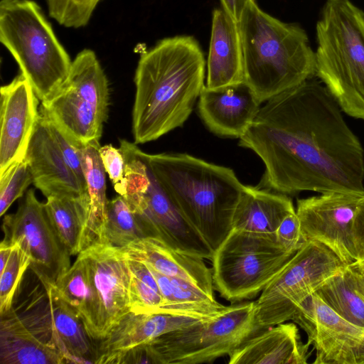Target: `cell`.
<instances>
[{"label":"cell","instance_id":"1","mask_svg":"<svg viewBox=\"0 0 364 364\" xmlns=\"http://www.w3.org/2000/svg\"><path fill=\"white\" fill-rule=\"evenodd\" d=\"M342 112L311 78L265 102L238 143L264 165L257 186L285 195L363 196L364 149Z\"/></svg>","mask_w":364,"mask_h":364},{"label":"cell","instance_id":"41","mask_svg":"<svg viewBox=\"0 0 364 364\" xmlns=\"http://www.w3.org/2000/svg\"><path fill=\"white\" fill-rule=\"evenodd\" d=\"M14 245L8 244L3 240L0 243V272H1L10 257Z\"/></svg>","mask_w":364,"mask_h":364},{"label":"cell","instance_id":"32","mask_svg":"<svg viewBox=\"0 0 364 364\" xmlns=\"http://www.w3.org/2000/svg\"><path fill=\"white\" fill-rule=\"evenodd\" d=\"M128 263L130 311L136 314L158 313L164 299L154 276L144 262L128 258Z\"/></svg>","mask_w":364,"mask_h":364},{"label":"cell","instance_id":"3","mask_svg":"<svg viewBox=\"0 0 364 364\" xmlns=\"http://www.w3.org/2000/svg\"><path fill=\"white\" fill-rule=\"evenodd\" d=\"M146 156L172 203L214 252L232 229L245 185L231 168L186 153Z\"/></svg>","mask_w":364,"mask_h":364},{"label":"cell","instance_id":"2","mask_svg":"<svg viewBox=\"0 0 364 364\" xmlns=\"http://www.w3.org/2000/svg\"><path fill=\"white\" fill-rule=\"evenodd\" d=\"M205 72L203 50L191 36L165 38L141 53L134 79L135 144L183 127L205 85Z\"/></svg>","mask_w":364,"mask_h":364},{"label":"cell","instance_id":"18","mask_svg":"<svg viewBox=\"0 0 364 364\" xmlns=\"http://www.w3.org/2000/svg\"><path fill=\"white\" fill-rule=\"evenodd\" d=\"M24 159L30 168L33 185L46 198L88 195L82 191L76 176L65 162L46 118L41 114Z\"/></svg>","mask_w":364,"mask_h":364},{"label":"cell","instance_id":"33","mask_svg":"<svg viewBox=\"0 0 364 364\" xmlns=\"http://www.w3.org/2000/svg\"><path fill=\"white\" fill-rule=\"evenodd\" d=\"M31 264V258L17 243L14 244L10 257L0 272V314L11 309L13 300L23 275Z\"/></svg>","mask_w":364,"mask_h":364},{"label":"cell","instance_id":"34","mask_svg":"<svg viewBox=\"0 0 364 364\" xmlns=\"http://www.w3.org/2000/svg\"><path fill=\"white\" fill-rule=\"evenodd\" d=\"M101 0H46L49 16L66 28L87 26Z\"/></svg>","mask_w":364,"mask_h":364},{"label":"cell","instance_id":"25","mask_svg":"<svg viewBox=\"0 0 364 364\" xmlns=\"http://www.w3.org/2000/svg\"><path fill=\"white\" fill-rule=\"evenodd\" d=\"M1 364H62L57 346L34 335L11 309L1 316Z\"/></svg>","mask_w":364,"mask_h":364},{"label":"cell","instance_id":"27","mask_svg":"<svg viewBox=\"0 0 364 364\" xmlns=\"http://www.w3.org/2000/svg\"><path fill=\"white\" fill-rule=\"evenodd\" d=\"M314 294L343 318L364 327V266L359 261L347 264Z\"/></svg>","mask_w":364,"mask_h":364},{"label":"cell","instance_id":"20","mask_svg":"<svg viewBox=\"0 0 364 364\" xmlns=\"http://www.w3.org/2000/svg\"><path fill=\"white\" fill-rule=\"evenodd\" d=\"M122 248L128 258L161 274L185 280L215 298L212 269L205 259L175 250L154 237L140 238Z\"/></svg>","mask_w":364,"mask_h":364},{"label":"cell","instance_id":"11","mask_svg":"<svg viewBox=\"0 0 364 364\" xmlns=\"http://www.w3.org/2000/svg\"><path fill=\"white\" fill-rule=\"evenodd\" d=\"M346 265L326 245L304 242L254 301L255 335L291 320L299 306Z\"/></svg>","mask_w":364,"mask_h":364},{"label":"cell","instance_id":"10","mask_svg":"<svg viewBox=\"0 0 364 364\" xmlns=\"http://www.w3.org/2000/svg\"><path fill=\"white\" fill-rule=\"evenodd\" d=\"M125 162L123 196L154 228L157 238L175 250L211 259L213 251L186 220L154 176L146 154L136 144L121 146Z\"/></svg>","mask_w":364,"mask_h":364},{"label":"cell","instance_id":"15","mask_svg":"<svg viewBox=\"0 0 364 364\" xmlns=\"http://www.w3.org/2000/svg\"><path fill=\"white\" fill-rule=\"evenodd\" d=\"M80 253L89 267L99 296L102 340L131 311L128 258L122 247L108 242H96Z\"/></svg>","mask_w":364,"mask_h":364},{"label":"cell","instance_id":"7","mask_svg":"<svg viewBox=\"0 0 364 364\" xmlns=\"http://www.w3.org/2000/svg\"><path fill=\"white\" fill-rule=\"evenodd\" d=\"M109 89L95 53L79 52L70 72L55 92L41 102V114L63 131L76 144L100 141L108 117Z\"/></svg>","mask_w":364,"mask_h":364},{"label":"cell","instance_id":"36","mask_svg":"<svg viewBox=\"0 0 364 364\" xmlns=\"http://www.w3.org/2000/svg\"><path fill=\"white\" fill-rule=\"evenodd\" d=\"M68 166L76 176L82 191H87L80 153V146L76 144L63 131L46 118Z\"/></svg>","mask_w":364,"mask_h":364},{"label":"cell","instance_id":"17","mask_svg":"<svg viewBox=\"0 0 364 364\" xmlns=\"http://www.w3.org/2000/svg\"><path fill=\"white\" fill-rule=\"evenodd\" d=\"M262 103L244 81L218 89L205 85L198 98V114L214 134L240 139L255 119Z\"/></svg>","mask_w":364,"mask_h":364},{"label":"cell","instance_id":"30","mask_svg":"<svg viewBox=\"0 0 364 364\" xmlns=\"http://www.w3.org/2000/svg\"><path fill=\"white\" fill-rule=\"evenodd\" d=\"M51 224L70 255L84 249V235L89 218L88 195L79 197L50 196L45 203Z\"/></svg>","mask_w":364,"mask_h":364},{"label":"cell","instance_id":"13","mask_svg":"<svg viewBox=\"0 0 364 364\" xmlns=\"http://www.w3.org/2000/svg\"><path fill=\"white\" fill-rule=\"evenodd\" d=\"M291 320L316 350L313 363L364 364V327L343 318L316 294L299 306Z\"/></svg>","mask_w":364,"mask_h":364},{"label":"cell","instance_id":"38","mask_svg":"<svg viewBox=\"0 0 364 364\" xmlns=\"http://www.w3.org/2000/svg\"><path fill=\"white\" fill-rule=\"evenodd\" d=\"M277 241L289 252H296L304 242L296 212L287 215L275 232Z\"/></svg>","mask_w":364,"mask_h":364},{"label":"cell","instance_id":"21","mask_svg":"<svg viewBox=\"0 0 364 364\" xmlns=\"http://www.w3.org/2000/svg\"><path fill=\"white\" fill-rule=\"evenodd\" d=\"M245 81L239 23L223 8L213 11L206 87L218 89Z\"/></svg>","mask_w":364,"mask_h":364},{"label":"cell","instance_id":"19","mask_svg":"<svg viewBox=\"0 0 364 364\" xmlns=\"http://www.w3.org/2000/svg\"><path fill=\"white\" fill-rule=\"evenodd\" d=\"M207 318L154 313L129 312L97 342L95 363H112L124 353L146 345L156 338Z\"/></svg>","mask_w":364,"mask_h":364},{"label":"cell","instance_id":"23","mask_svg":"<svg viewBox=\"0 0 364 364\" xmlns=\"http://www.w3.org/2000/svg\"><path fill=\"white\" fill-rule=\"evenodd\" d=\"M46 314L52 340L65 363H95L97 346L73 309L54 287L45 289Z\"/></svg>","mask_w":364,"mask_h":364},{"label":"cell","instance_id":"28","mask_svg":"<svg viewBox=\"0 0 364 364\" xmlns=\"http://www.w3.org/2000/svg\"><path fill=\"white\" fill-rule=\"evenodd\" d=\"M100 141L80 146L81 159L90 199L89 218L84 235V249L105 242L108 200L106 196L105 170L99 149Z\"/></svg>","mask_w":364,"mask_h":364},{"label":"cell","instance_id":"26","mask_svg":"<svg viewBox=\"0 0 364 364\" xmlns=\"http://www.w3.org/2000/svg\"><path fill=\"white\" fill-rule=\"evenodd\" d=\"M54 287L82 322L95 341L101 340V308L89 267L79 253L74 264L60 277Z\"/></svg>","mask_w":364,"mask_h":364},{"label":"cell","instance_id":"31","mask_svg":"<svg viewBox=\"0 0 364 364\" xmlns=\"http://www.w3.org/2000/svg\"><path fill=\"white\" fill-rule=\"evenodd\" d=\"M146 237H156L152 227L136 213L127 200L119 195L108 201L105 242L124 247Z\"/></svg>","mask_w":364,"mask_h":364},{"label":"cell","instance_id":"39","mask_svg":"<svg viewBox=\"0 0 364 364\" xmlns=\"http://www.w3.org/2000/svg\"><path fill=\"white\" fill-rule=\"evenodd\" d=\"M353 233L357 260L364 266V195L358 204L353 221Z\"/></svg>","mask_w":364,"mask_h":364},{"label":"cell","instance_id":"9","mask_svg":"<svg viewBox=\"0 0 364 364\" xmlns=\"http://www.w3.org/2000/svg\"><path fill=\"white\" fill-rule=\"evenodd\" d=\"M295 254L275 235L232 229L210 259L214 289L232 303L255 298Z\"/></svg>","mask_w":364,"mask_h":364},{"label":"cell","instance_id":"8","mask_svg":"<svg viewBox=\"0 0 364 364\" xmlns=\"http://www.w3.org/2000/svg\"><path fill=\"white\" fill-rule=\"evenodd\" d=\"M255 302L232 304L219 314L164 333L144 345L151 363L200 364L229 356L255 335Z\"/></svg>","mask_w":364,"mask_h":364},{"label":"cell","instance_id":"14","mask_svg":"<svg viewBox=\"0 0 364 364\" xmlns=\"http://www.w3.org/2000/svg\"><path fill=\"white\" fill-rule=\"evenodd\" d=\"M363 196L328 192L297 200L296 213L304 242H318L345 264L357 260L353 226Z\"/></svg>","mask_w":364,"mask_h":364},{"label":"cell","instance_id":"12","mask_svg":"<svg viewBox=\"0 0 364 364\" xmlns=\"http://www.w3.org/2000/svg\"><path fill=\"white\" fill-rule=\"evenodd\" d=\"M3 241L18 244L31 258L29 268L45 289L54 287L70 267V255L56 234L46 205L28 190L16 213L3 219Z\"/></svg>","mask_w":364,"mask_h":364},{"label":"cell","instance_id":"40","mask_svg":"<svg viewBox=\"0 0 364 364\" xmlns=\"http://www.w3.org/2000/svg\"><path fill=\"white\" fill-rule=\"evenodd\" d=\"M222 8L237 22H239L242 14L249 0H220Z\"/></svg>","mask_w":364,"mask_h":364},{"label":"cell","instance_id":"22","mask_svg":"<svg viewBox=\"0 0 364 364\" xmlns=\"http://www.w3.org/2000/svg\"><path fill=\"white\" fill-rule=\"evenodd\" d=\"M310 345L296 324L282 323L250 338L228 357L229 364H306Z\"/></svg>","mask_w":364,"mask_h":364},{"label":"cell","instance_id":"37","mask_svg":"<svg viewBox=\"0 0 364 364\" xmlns=\"http://www.w3.org/2000/svg\"><path fill=\"white\" fill-rule=\"evenodd\" d=\"M100 156L115 191L120 196L124 191L125 162L119 149L106 144L99 149Z\"/></svg>","mask_w":364,"mask_h":364},{"label":"cell","instance_id":"24","mask_svg":"<svg viewBox=\"0 0 364 364\" xmlns=\"http://www.w3.org/2000/svg\"><path fill=\"white\" fill-rule=\"evenodd\" d=\"M296 212L287 195L245 186L232 218V229L274 235L282 221Z\"/></svg>","mask_w":364,"mask_h":364},{"label":"cell","instance_id":"5","mask_svg":"<svg viewBox=\"0 0 364 364\" xmlns=\"http://www.w3.org/2000/svg\"><path fill=\"white\" fill-rule=\"evenodd\" d=\"M316 74L342 112L364 120V11L327 0L316 23Z\"/></svg>","mask_w":364,"mask_h":364},{"label":"cell","instance_id":"35","mask_svg":"<svg viewBox=\"0 0 364 364\" xmlns=\"http://www.w3.org/2000/svg\"><path fill=\"white\" fill-rule=\"evenodd\" d=\"M33 176L28 163L23 159L0 174V215L6 214L9 207L23 196Z\"/></svg>","mask_w":364,"mask_h":364},{"label":"cell","instance_id":"29","mask_svg":"<svg viewBox=\"0 0 364 364\" xmlns=\"http://www.w3.org/2000/svg\"><path fill=\"white\" fill-rule=\"evenodd\" d=\"M148 267L156 280L164 299V304L158 313L210 318L227 308V306L218 303L215 298L188 282L167 277Z\"/></svg>","mask_w":364,"mask_h":364},{"label":"cell","instance_id":"16","mask_svg":"<svg viewBox=\"0 0 364 364\" xmlns=\"http://www.w3.org/2000/svg\"><path fill=\"white\" fill-rule=\"evenodd\" d=\"M0 174L23 160L39 117L38 99L20 73L1 87Z\"/></svg>","mask_w":364,"mask_h":364},{"label":"cell","instance_id":"6","mask_svg":"<svg viewBox=\"0 0 364 364\" xmlns=\"http://www.w3.org/2000/svg\"><path fill=\"white\" fill-rule=\"evenodd\" d=\"M0 41L41 102L66 79L72 60L36 1L1 0Z\"/></svg>","mask_w":364,"mask_h":364},{"label":"cell","instance_id":"4","mask_svg":"<svg viewBox=\"0 0 364 364\" xmlns=\"http://www.w3.org/2000/svg\"><path fill=\"white\" fill-rule=\"evenodd\" d=\"M245 82L261 103L316 74L315 52L305 31L284 23L249 0L238 22Z\"/></svg>","mask_w":364,"mask_h":364}]
</instances>
